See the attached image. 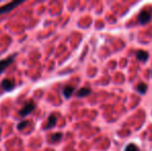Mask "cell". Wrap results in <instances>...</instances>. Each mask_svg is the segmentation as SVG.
Segmentation results:
<instances>
[{"label": "cell", "mask_w": 152, "mask_h": 151, "mask_svg": "<svg viewBox=\"0 0 152 151\" xmlns=\"http://www.w3.org/2000/svg\"><path fill=\"white\" fill-rule=\"evenodd\" d=\"M152 18V12L150 8H144L142 12H140L138 17V21L141 25H145L151 21Z\"/></svg>", "instance_id": "6da1fadb"}, {"label": "cell", "mask_w": 152, "mask_h": 151, "mask_svg": "<svg viewBox=\"0 0 152 151\" xmlns=\"http://www.w3.org/2000/svg\"><path fill=\"white\" fill-rule=\"evenodd\" d=\"M34 109H35V103H34L33 101H29L25 104V106L23 107V109L20 111V115L22 117H25V116H27V115H29L30 113H32V112L34 111Z\"/></svg>", "instance_id": "7a4b0ae2"}, {"label": "cell", "mask_w": 152, "mask_h": 151, "mask_svg": "<svg viewBox=\"0 0 152 151\" xmlns=\"http://www.w3.org/2000/svg\"><path fill=\"white\" fill-rule=\"evenodd\" d=\"M15 57H16V55H12V56L6 57L3 60H0V74H1L6 67L10 66V64H12V63L14 62Z\"/></svg>", "instance_id": "3957f363"}, {"label": "cell", "mask_w": 152, "mask_h": 151, "mask_svg": "<svg viewBox=\"0 0 152 151\" xmlns=\"http://www.w3.org/2000/svg\"><path fill=\"white\" fill-rule=\"evenodd\" d=\"M15 82L12 80H10V79H4L3 81H2L1 83V87L3 90L5 91H10L12 90V89L15 88Z\"/></svg>", "instance_id": "277c9868"}, {"label": "cell", "mask_w": 152, "mask_h": 151, "mask_svg": "<svg viewBox=\"0 0 152 151\" xmlns=\"http://www.w3.org/2000/svg\"><path fill=\"white\" fill-rule=\"evenodd\" d=\"M56 122H57V117L55 116V115H51V116H49L48 120H47L46 124L44 125V127H42V128H44L45 131L52 128V127H54V126H55Z\"/></svg>", "instance_id": "5b68a950"}, {"label": "cell", "mask_w": 152, "mask_h": 151, "mask_svg": "<svg viewBox=\"0 0 152 151\" xmlns=\"http://www.w3.org/2000/svg\"><path fill=\"white\" fill-rule=\"evenodd\" d=\"M21 2H10V3L6 4V5H3L0 7V14H5V12H8L12 9L14 7H16L17 5H19Z\"/></svg>", "instance_id": "8992f818"}, {"label": "cell", "mask_w": 152, "mask_h": 151, "mask_svg": "<svg viewBox=\"0 0 152 151\" xmlns=\"http://www.w3.org/2000/svg\"><path fill=\"white\" fill-rule=\"evenodd\" d=\"M136 57H137V59H138L139 61L145 62V61H147V59H148L149 54H148V52H146V51L139 50L138 52H137V54H136Z\"/></svg>", "instance_id": "52a82bcc"}, {"label": "cell", "mask_w": 152, "mask_h": 151, "mask_svg": "<svg viewBox=\"0 0 152 151\" xmlns=\"http://www.w3.org/2000/svg\"><path fill=\"white\" fill-rule=\"evenodd\" d=\"M74 91H75V87L72 86V85H67V86H65L62 89V92H63V95L65 98H69L72 93H74Z\"/></svg>", "instance_id": "ba28073f"}, {"label": "cell", "mask_w": 152, "mask_h": 151, "mask_svg": "<svg viewBox=\"0 0 152 151\" xmlns=\"http://www.w3.org/2000/svg\"><path fill=\"white\" fill-rule=\"evenodd\" d=\"M91 93V89L88 88V87H83V88L79 89L78 91H77L76 95L78 97H84V96H87V95H89Z\"/></svg>", "instance_id": "9c48e42d"}, {"label": "cell", "mask_w": 152, "mask_h": 151, "mask_svg": "<svg viewBox=\"0 0 152 151\" xmlns=\"http://www.w3.org/2000/svg\"><path fill=\"white\" fill-rule=\"evenodd\" d=\"M147 89H148V86H147L145 83H140L138 86L136 87V90L138 91L141 94H145L147 92Z\"/></svg>", "instance_id": "30bf717a"}, {"label": "cell", "mask_w": 152, "mask_h": 151, "mask_svg": "<svg viewBox=\"0 0 152 151\" xmlns=\"http://www.w3.org/2000/svg\"><path fill=\"white\" fill-rule=\"evenodd\" d=\"M62 138V133H54V135H52L50 137V140L52 142H57V141H59Z\"/></svg>", "instance_id": "8fae6325"}, {"label": "cell", "mask_w": 152, "mask_h": 151, "mask_svg": "<svg viewBox=\"0 0 152 151\" xmlns=\"http://www.w3.org/2000/svg\"><path fill=\"white\" fill-rule=\"evenodd\" d=\"M124 151H139V148L137 147L134 144L132 143V144H128V145L126 146Z\"/></svg>", "instance_id": "7c38bea8"}, {"label": "cell", "mask_w": 152, "mask_h": 151, "mask_svg": "<svg viewBox=\"0 0 152 151\" xmlns=\"http://www.w3.org/2000/svg\"><path fill=\"white\" fill-rule=\"evenodd\" d=\"M28 123H29V121H22V122H20L18 124V128L20 129V131H22V129L24 128V127L26 126Z\"/></svg>", "instance_id": "4fadbf2b"}, {"label": "cell", "mask_w": 152, "mask_h": 151, "mask_svg": "<svg viewBox=\"0 0 152 151\" xmlns=\"http://www.w3.org/2000/svg\"><path fill=\"white\" fill-rule=\"evenodd\" d=\"M0 133H1V129H0Z\"/></svg>", "instance_id": "5bb4252c"}]
</instances>
